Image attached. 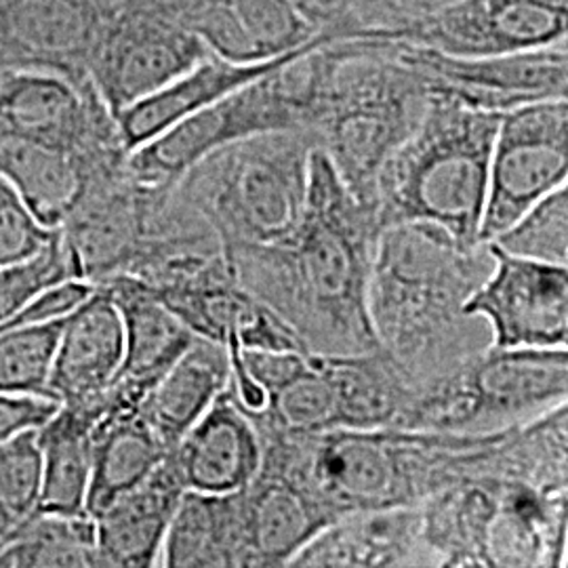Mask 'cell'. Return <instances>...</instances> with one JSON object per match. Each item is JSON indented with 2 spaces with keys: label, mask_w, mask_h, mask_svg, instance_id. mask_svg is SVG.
<instances>
[{
  "label": "cell",
  "mask_w": 568,
  "mask_h": 568,
  "mask_svg": "<svg viewBox=\"0 0 568 568\" xmlns=\"http://www.w3.org/2000/svg\"><path fill=\"white\" fill-rule=\"evenodd\" d=\"M382 230L375 204L356 199L314 148L300 224L272 243L225 248V262L310 354H363L379 347L366 300Z\"/></svg>",
  "instance_id": "obj_1"
},
{
  "label": "cell",
  "mask_w": 568,
  "mask_h": 568,
  "mask_svg": "<svg viewBox=\"0 0 568 568\" xmlns=\"http://www.w3.org/2000/svg\"><path fill=\"white\" fill-rule=\"evenodd\" d=\"M490 267L487 243L464 248L436 225L382 230L368 278V321L410 386L493 345L487 321L464 312Z\"/></svg>",
  "instance_id": "obj_2"
},
{
  "label": "cell",
  "mask_w": 568,
  "mask_h": 568,
  "mask_svg": "<svg viewBox=\"0 0 568 568\" xmlns=\"http://www.w3.org/2000/svg\"><path fill=\"white\" fill-rule=\"evenodd\" d=\"M495 436L394 427H335L305 436L260 432L262 464L307 490L333 523L349 514L422 506L471 478Z\"/></svg>",
  "instance_id": "obj_3"
},
{
  "label": "cell",
  "mask_w": 568,
  "mask_h": 568,
  "mask_svg": "<svg viewBox=\"0 0 568 568\" xmlns=\"http://www.w3.org/2000/svg\"><path fill=\"white\" fill-rule=\"evenodd\" d=\"M499 119L429 93L422 121L392 152L375 183L382 227L436 225L459 246H478Z\"/></svg>",
  "instance_id": "obj_4"
},
{
  "label": "cell",
  "mask_w": 568,
  "mask_h": 568,
  "mask_svg": "<svg viewBox=\"0 0 568 568\" xmlns=\"http://www.w3.org/2000/svg\"><path fill=\"white\" fill-rule=\"evenodd\" d=\"M495 445L471 478L424 501L422 532L434 567H562L567 487L499 467Z\"/></svg>",
  "instance_id": "obj_5"
},
{
  "label": "cell",
  "mask_w": 568,
  "mask_h": 568,
  "mask_svg": "<svg viewBox=\"0 0 568 568\" xmlns=\"http://www.w3.org/2000/svg\"><path fill=\"white\" fill-rule=\"evenodd\" d=\"M427 102L426 82L398 58L394 42H328L312 135L354 196L375 204L382 166L419 124Z\"/></svg>",
  "instance_id": "obj_6"
},
{
  "label": "cell",
  "mask_w": 568,
  "mask_h": 568,
  "mask_svg": "<svg viewBox=\"0 0 568 568\" xmlns=\"http://www.w3.org/2000/svg\"><path fill=\"white\" fill-rule=\"evenodd\" d=\"M316 140L310 131L253 135L204 156L173 185L225 248L265 244L300 224Z\"/></svg>",
  "instance_id": "obj_7"
},
{
  "label": "cell",
  "mask_w": 568,
  "mask_h": 568,
  "mask_svg": "<svg viewBox=\"0 0 568 568\" xmlns=\"http://www.w3.org/2000/svg\"><path fill=\"white\" fill-rule=\"evenodd\" d=\"M326 70L328 42L284 61L264 77L194 112L129 152L126 164L133 180L145 187L166 190L227 143L278 131L312 133Z\"/></svg>",
  "instance_id": "obj_8"
},
{
  "label": "cell",
  "mask_w": 568,
  "mask_h": 568,
  "mask_svg": "<svg viewBox=\"0 0 568 568\" xmlns=\"http://www.w3.org/2000/svg\"><path fill=\"white\" fill-rule=\"evenodd\" d=\"M568 400V347H495L410 386L394 429L493 434L525 426Z\"/></svg>",
  "instance_id": "obj_9"
},
{
  "label": "cell",
  "mask_w": 568,
  "mask_h": 568,
  "mask_svg": "<svg viewBox=\"0 0 568 568\" xmlns=\"http://www.w3.org/2000/svg\"><path fill=\"white\" fill-rule=\"evenodd\" d=\"M209 53L163 0H108L84 74L116 116Z\"/></svg>",
  "instance_id": "obj_10"
},
{
  "label": "cell",
  "mask_w": 568,
  "mask_h": 568,
  "mask_svg": "<svg viewBox=\"0 0 568 568\" xmlns=\"http://www.w3.org/2000/svg\"><path fill=\"white\" fill-rule=\"evenodd\" d=\"M568 182V100L504 112L488 166L480 243H490L530 206Z\"/></svg>",
  "instance_id": "obj_11"
},
{
  "label": "cell",
  "mask_w": 568,
  "mask_h": 568,
  "mask_svg": "<svg viewBox=\"0 0 568 568\" xmlns=\"http://www.w3.org/2000/svg\"><path fill=\"white\" fill-rule=\"evenodd\" d=\"M568 0H450L400 23L387 42L485 58L568 41Z\"/></svg>",
  "instance_id": "obj_12"
},
{
  "label": "cell",
  "mask_w": 568,
  "mask_h": 568,
  "mask_svg": "<svg viewBox=\"0 0 568 568\" xmlns=\"http://www.w3.org/2000/svg\"><path fill=\"white\" fill-rule=\"evenodd\" d=\"M394 44L398 58L422 77L429 93L476 110L504 114L528 103L568 100V41L485 58H453Z\"/></svg>",
  "instance_id": "obj_13"
},
{
  "label": "cell",
  "mask_w": 568,
  "mask_h": 568,
  "mask_svg": "<svg viewBox=\"0 0 568 568\" xmlns=\"http://www.w3.org/2000/svg\"><path fill=\"white\" fill-rule=\"evenodd\" d=\"M493 267L464 312L487 321L495 347H568V265L511 255L487 243Z\"/></svg>",
  "instance_id": "obj_14"
},
{
  "label": "cell",
  "mask_w": 568,
  "mask_h": 568,
  "mask_svg": "<svg viewBox=\"0 0 568 568\" xmlns=\"http://www.w3.org/2000/svg\"><path fill=\"white\" fill-rule=\"evenodd\" d=\"M98 284L119 307L124 335L121 368L103 394V413H133L196 335L138 278L119 274Z\"/></svg>",
  "instance_id": "obj_15"
},
{
  "label": "cell",
  "mask_w": 568,
  "mask_h": 568,
  "mask_svg": "<svg viewBox=\"0 0 568 568\" xmlns=\"http://www.w3.org/2000/svg\"><path fill=\"white\" fill-rule=\"evenodd\" d=\"M105 0H0V72L51 68L87 77Z\"/></svg>",
  "instance_id": "obj_16"
},
{
  "label": "cell",
  "mask_w": 568,
  "mask_h": 568,
  "mask_svg": "<svg viewBox=\"0 0 568 568\" xmlns=\"http://www.w3.org/2000/svg\"><path fill=\"white\" fill-rule=\"evenodd\" d=\"M150 291L196 337L224 347L239 342L243 349L307 352L291 326L234 281L230 265L192 283Z\"/></svg>",
  "instance_id": "obj_17"
},
{
  "label": "cell",
  "mask_w": 568,
  "mask_h": 568,
  "mask_svg": "<svg viewBox=\"0 0 568 568\" xmlns=\"http://www.w3.org/2000/svg\"><path fill=\"white\" fill-rule=\"evenodd\" d=\"M121 312L108 288L95 291L61 321L49 373V396L63 406L102 408L122 363Z\"/></svg>",
  "instance_id": "obj_18"
},
{
  "label": "cell",
  "mask_w": 568,
  "mask_h": 568,
  "mask_svg": "<svg viewBox=\"0 0 568 568\" xmlns=\"http://www.w3.org/2000/svg\"><path fill=\"white\" fill-rule=\"evenodd\" d=\"M183 23L224 60H272L318 34L293 0H175Z\"/></svg>",
  "instance_id": "obj_19"
},
{
  "label": "cell",
  "mask_w": 568,
  "mask_h": 568,
  "mask_svg": "<svg viewBox=\"0 0 568 568\" xmlns=\"http://www.w3.org/2000/svg\"><path fill=\"white\" fill-rule=\"evenodd\" d=\"M326 42L335 41L326 34H318L314 41L307 42L300 49H293L272 60L253 61V63H239V61L224 60L209 53L204 60L185 70L178 79L166 82L164 87L145 95L140 102L126 105L114 116L124 150L126 152L138 150L140 145L154 140L156 135H161L163 131L171 129L183 119L192 116L194 112L222 100L244 84L264 77L265 72L278 68L284 61L293 60L305 51H312Z\"/></svg>",
  "instance_id": "obj_20"
},
{
  "label": "cell",
  "mask_w": 568,
  "mask_h": 568,
  "mask_svg": "<svg viewBox=\"0 0 568 568\" xmlns=\"http://www.w3.org/2000/svg\"><path fill=\"white\" fill-rule=\"evenodd\" d=\"M171 455L185 490L232 493L257 476L264 445L227 384Z\"/></svg>",
  "instance_id": "obj_21"
},
{
  "label": "cell",
  "mask_w": 568,
  "mask_h": 568,
  "mask_svg": "<svg viewBox=\"0 0 568 568\" xmlns=\"http://www.w3.org/2000/svg\"><path fill=\"white\" fill-rule=\"evenodd\" d=\"M244 366L264 387L262 413L248 415L257 432L305 436L337 427V400L321 354L243 349Z\"/></svg>",
  "instance_id": "obj_22"
},
{
  "label": "cell",
  "mask_w": 568,
  "mask_h": 568,
  "mask_svg": "<svg viewBox=\"0 0 568 568\" xmlns=\"http://www.w3.org/2000/svg\"><path fill=\"white\" fill-rule=\"evenodd\" d=\"M183 493L182 476L169 455L140 485L91 516L100 567H161L164 537Z\"/></svg>",
  "instance_id": "obj_23"
},
{
  "label": "cell",
  "mask_w": 568,
  "mask_h": 568,
  "mask_svg": "<svg viewBox=\"0 0 568 568\" xmlns=\"http://www.w3.org/2000/svg\"><path fill=\"white\" fill-rule=\"evenodd\" d=\"M291 567H432L422 509L349 514L321 530Z\"/></svg>",
  "instance_id": "obj_24"
},
{
  "label": "cell",
  "mask_w": 568,
  "mask_h": 568,
  "mask_svg": "<svg viewBox=\"0 0 568 568\" xmlns=\"http://www.w3.org/2000/svg\"><path fill=\"white\" fill-rule=\"evenodd\" d=\"M248 567H291L333 520L314 497L274 467H260L241 488Z\"/></svg>",
  "instance_id": "obj_25"
},
{
  "label": "cell",
  "mask_w": 568,
  "mask_h": 568,
  "mask_svg": "<svg viewBox=\"0 0 568 568\" xmlns=\"http://www.w3.org/2000/svg\"><path fill=\"white\" fill-rule=\"evenodd\" d=\"M232 377L224 345L194 337V342L150 389L138 408L140 417L173 453L187 429L217 400Z\"/></svg>",
  "instance_id": "obj_26"
},
{
  "label": "cell",
  "mask_w": 568,
  "mask_h": 568,
  "mask_svg": "<svg viewBox=\"0 0 568 568\" xmlns=\"http://www.w3.org/2000/svg\"><path fill=\"white\" fill-rule=\"evenodd\" d=\"M161 567H248L241 488L185 490L164 537Z\"/></svg>",
  "instance_id": "obj_27"
},
{
  "label": "cell",
  "mask_w": 568,
  "mask_h": 568,
  "mask_svg": "<svg viewBox=\"0 0 568 568\" xmlns=\"http://www.w3.org/2000/svg\"><path fill=\"white\" fill-rule=\"evenodd\" d=\"M100 417V408L61 405L37 432L41 447V499L37 511L89 516L87 495Z\"/></svg>",
  "instance_id": "obj_28"
},
{
  "label": "cell",
  "mask_w": 568,
  "mask_h": 568,
  "mask_svg": "<svg viewBox=\"0 0 568 568\" xmlns=\"http://www.w3.org/2000/svg\"><path fill=\"white\" fill-rule=\"evenodd\" d=\"M0 175L20 192L42 224L60 227L81 194L89 166L81 154L63 145L0 131Z\"/></svg>",
  "instance_id": "obj_29"
},
{
  "label": "cell",
  "mask_w": 568,
  "mask_h": 568,
  "mask_svg": "<svg viewBox=\"0 0 568 568\" xmlns=\"http://www.w3.org/2000/svg\"><path fill=\"white\" fill-rule=\"evenodd\" d=\"M337 400V427L379 429L396 427L410 398L405 373L382 347L323 356Z\"/></svg>",
  "instance_id": "obj_30"
},
{
  "label": "cell",
  "mask_w": 568,
  "mask_h": 568,
  "mask_svg": "<svg viewBox=\"0 0 568 568\" xmlns=\"http://www.w3.org/2000/svg\"><path fill=\"white\" fill-rule=\"evenodd\" d=\"M171 455L143 422L133 413H103L95 426V448L87 514L95 516L119 495L140 485Z\"/></svg>",
  "instance_id": "obj_31"
},
{
  "label": "cell",
  "mask_w": 568,
  "mask_h": 568,
  "mask_svg": "<svg viewBox=\"0 0 568 568\" xmlns=\"http://www.w3.org/2000/svg\"><path fill=\"white\" fill-rule=\"evenodd\" d=\"M100 567L91 516L37 511L0 541V568Z\"/></svg>",
  "instance_id": "obj_32"
},
{
  "label": "cell",
  "mask_w": 568,
  "mask_h": 568,
  "mask_svg": "<svg viewBox=\"0 0 568 568\" xmlns=\"http://www.w3.org/2000/svg\"><path fill=\"white\" fill-rule=\"evenodd\" d=\"M61 321L0 333V392L49 396V373Z\"/></svg>",
  "instance_id": "obj_33"
},
{
  "label": "cell",
  "mask_w": 568,
  "mask_h": 568,
  "mask_svg": "<svg viewBox=\"0 0 568 568\" xmlns=\"http://www.w3.org/2000/svg\"><path fill=\"white\" fill-rule=\"evenodd\" d=\"M490 243L518 257L568 265V185L530 206Z\"/></svg>",
  "instance_id": "obj_34"
},
{
  "label": "cell",
  "mask_w": 568,
  "mask_h": 568,
  "mask_svg": "<svg viewBox=\"0 0 568 568\" xmlns=\"http://www.w3.org/2000/svg\"><path fill=\"white\" fill-rule=\"evenodd\" d=\"M37 432L0 445V541L39 509L41 447Z\"/></svg>",
  "instance_id": "obj_35"
},
{
  "label": "cell",
  "mask_w": 568,
  "mask_h": 568,
  "mask_svg": "<svg viewBox=\"0 0 568 568\" xmlns=\"http://www.w3.org/2000/svg\"><path fill=\"white\" fill-rule=\"evenodd\" d=\"M60 227L42 224L20 192L0 175V267L39 257Z\"/></svg>",
  "instance_id": "obj_36"
},
{
  "label": "cell",
  "mask_w": 568,
  "mask_h": 568,
  "mask_svg": "<svg viewBox=\"0 0 568 568\" xmlns=\"http://www.w3.org/2000/svg\"><path fill=\"white\" fill-rule=\"evenodd\" d=\"M60 406L55 398L42 394L0 392V445L41 429Z\"/></svg>",
  "instance_id": "obj_37"
},
{
  "label": "cell",
  "mask_w": 568,
  "mask_h": 568,
  "mask_svg": "<svg viewBox=\"0 0 568 568\" xmlns=\"http://www.w3.org/2000/svg\"><path fill=\"white\" fill-rule=\"evenodd\" d=\"M365 13V41H387L405 21L429 13L450 0H358Z\"/></svg>",
  "instance_id": "obj_38"
}]
</instances>
